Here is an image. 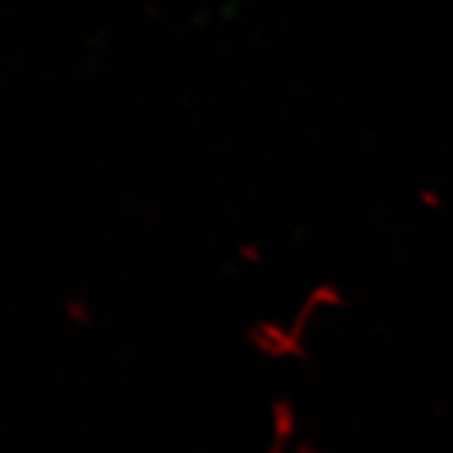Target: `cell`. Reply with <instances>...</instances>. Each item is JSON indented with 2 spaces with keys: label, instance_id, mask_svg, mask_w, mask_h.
Listing matches in <instances>:
<instances>
[{
  "label": "cell",
  "instance_id": "obj_5",
  "mask_svg": "<svg viewBox=\"0 0 453 453\" xmlns=\"http://www.w3.org/2000/svg\"><path fill=\"white\" fill-rule=\"evenodd\" d=\"M239 255L245 264H259L264 259L262 248H259L257 243H241Z\"/></svg>",
  "mask_w": 453,
  "mask_h": 453
},
{
  "label": "cell",
  "instance_id": "obj_6",
  "mask_svg": "<svg viewBox=\"0 0 453 453\" xmlns=\"http://www.w3.org/2000/svg\"><path fill=\"white\" fill-rule=\"evenodd\" d=\"M417 199H418V203L424 206V209H437V197L433 195V190H430V188H421V190L417 192Z\"/></svg>",
  "mask_w": 453,
  "mask_h": 453
},
{
  "label": "cell",
  "instance_id": "obj_2",
  "mask_svg": "<svg viewBox=\"0 0 453 453\" xmlns=\"http://www.w3.org/2000/svg\"><path fill=\"white\" fill-rule=\"evenodd\" d=\"M345 305V296H342V289H340L335 282L322 280L312 287L311 292L305 294L301 305H298L296 315L289 319V326H292L294 334L301 340H305V334L311 331L312 317L319 311H335V308H342Z\"/></svg>",
  "mask_w": 453,
  "mask_h": 453
},
{
  "label": "cell",
  "instance_id": "obj_7",
  "mask_svg": "<svg viewBox=\"0 0 453 453\" xmlns=\"http://www.w3.org/2000/svg\"><path fill=\"white\" fill-rule=\"evenodd\" d=\"M294 453H317V451L311 447V444H308V441H301V444H298L296 451H294Z\"/></svg>",
  "mask_w": 453,
  "mask_h": 453
},
{
  "label": "cell",
  "instance_id": "obj_1",
  "mask_svg": "<svg viewBox=\"0 0 453 453\" xmlns=\"http://www.w3.org/2000/svg\"><path fill=\"white\" fill-rule=\"evenodd\" d=\"M248 342L266 361H303L308 357L305 340L298 338L289 322L259 319L248 326Z\"/></svg>",
  "mask_w": 453,
  "mask_h": 453
},
{
  "label": "cell",
  "instance_id": "obj_4",
  "mask_svg": "<svg viewBox=\"0 0 453 453\" xmlns=\"http://www.w3.org/2000/svg\"><path fill=\"white\" fill-rule=\"evenodd\" d=\"M63 315L74 326H88L90 324V308L81 296H67L63 301Z\"/></svg>",
  "mask_w": 453,
  "mask_h": 453
},
{
  "label": "cell",
  "instance_id": "obj_3",
  "mask_svg": "<svg viewBox=\"0 0 453 453\" xmlns=\"http://www.w3.org/2000/svg\"><path fill=\"white\" fill-rule=\"evenodd\" d=\"M271 424V449L269 453H287V441H292L296 435V410L292 400L280 395L271 403L269 410Z\"/></svg>",
  "mask_w": 453,
  "mask_h": 453
}]
</instances>
